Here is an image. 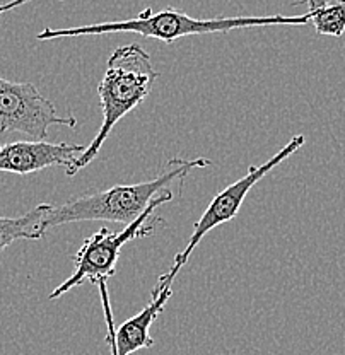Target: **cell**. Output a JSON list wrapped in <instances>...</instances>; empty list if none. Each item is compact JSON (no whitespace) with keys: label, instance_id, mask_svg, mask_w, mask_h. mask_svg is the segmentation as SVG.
Listing matches in <instances>:
<instances>
[{"label":"cell","instance_id":"cell-10","mask_svg":"<svg viewBox=\"0 0 345 355\" xmlns=\"http://www.w3.org/2000/svg\"><path fill=\"white\" fill-rule=\"evenodd\" d=\"M308 6V17L321 36L340 38L345 33V0H299L294 6Z\"/></svg>","mask_w":345,"mask_h":355},{"label":"cell","instance_id":"cell-12","mask_svg":"<svg viewBox=\"0 0 345 355\" xmlns=\"http://www.w3.org/2000/svg\"><path fill=\"white\" fill-rule=\"evenodd\" d=\"M110 350H111V355H117V354H115V347L111 345V343H110Z\"/></svg>","mask_w":345,"mask_h":355},{"label":"cell","instance_id":"cell-1","mask_svg":"<svg viewBox=\"0 0 345 355\" xmlns=\"http://www.w3.org/2000/svg\"><path fill=\"white\" fill-rule=\"evenodd\" d=\"M310 24L308 14L301 16H260V17H216V19H195L188 14L176 9H162L152 12L147 7L139 12V16L125 21L98 22L91 26H77V28H44L36 38L42 42H51L60 38H76V36H98L111 33H135L146 38L161 40L165 43H173L185 36L209 35V33H228L235 29L267 28V26H306Z\"/></svg>","mask_w":345,"mask_h":355},{"label":"cell","instance_id":"cell-6","mask_svg":"<svg viewBox=\"0 0 345 355\" xmlns=\"http://www.w3.org/2000/svg\"><path fill=\"white\" fill-rule=\"evenodd\" d=\"M53 125L76 128L77 118L58 114L57 106L35 84L0 77V133L19 132L33 140H44Z\"/></svg>","mask_w":345,"mask_h":355},{"label":"cell","instance_id":"cell-11","mask_svg":"<svg viewBox=\"0 0 345 355\" xmlns=\"http://www.w3.org/2000/svg\"><path fill=\"white\" fill-rule=\"evenodd\" d=\"M29 2H33V0H9V2H6V3H0V14L9 12V10L17 9V7L26 6V3H29Z\"/></svg>","mask_w":345,"mask_h":355},{"label":"cell","instance_id":"cell-2","mask_svg":"<svg viewBox=\"0 0 345 355\" xmlns=\"http://www.w3.org/2000/svg\"><path fill=\"white\" fill-rule=\"evenodd\" d=\"M210 164V159L205 157H196L192 161L174 157L168 162V169L152 181L117 184L105 191L83 195L60 205H50V210L42 222V232L44 234L48 229L70 222L108 220L125 225L132 224L149 209L152 200L168 190L173 181L183 180L194 169L207 168Z\"/></svg>","mask_w":345,"mask_h":355},{"label":"cell","instance_id":"cell-9","mask_svg":"<svg viewBox=\"0 0 345 355\" xmlns=\"http://www.w3.org/2000/svg\"><path fill=\"white\" fill-rule=\"evenodd\" d=\"M50 205L51 203H40L19 217H0V253L21 239L36 241L43 238L42 222Z\"/></svg>","mask_w":345,"mask_h":355},{"label":"cell","instance_id":"cell-8","mask_svg":"<svg viewBox=\"0 0 345 355\" xmlns=\"http://www.w3.org/2000/svg\"><path fill=\"white\" fill-rule=\"evenodd\" d=\"M98 291L101 295V304L103 311H105L106 318V327H108V333H106V338L108 343L115 347V354L117 355H132L142 349H151L154 345V338L151 336V327L155 320H158L159 314L165 309L166 302L169 301L173 294V288H165L159 294L152 295L151 304H147L140 313H137L135 316L128 318L125 323H121L120 327L115 328L113 321V311H111L110 297H108V288H106V282H98Z\"/></svg>","mask_w":345,"mask_h":355},{"label":"cell","instance_id":"cell-3","mask_svg":"<svg viewBox=\"0 0 345 355\" xmlns=\"http://www.w3.org/2000/svg\"><path fill=\"white\" fill-rule=\"evenodd\" d=\"M158 77L159 72L152 65L151 55L139 44H124L110 55L98 87L103 113L101 127L86 150L65 169L67 176L77 175L98 157L115 125L149 98Z\"/></svg>","mask_w":345,"mask_h":355},{"label":"cell","instance_id":"cell-4","mask_svg":"<svg viewBox=\"0 0 345 355\" xmlns=\"http://www.w3.org/2000/svg\"><path fill=\"white\" fill-rule=\"evenodd\" d=\"M174 198L173 191L165 190L159 197L152 200L149 209L142 214L135 222L125 225L124 231L111 232L108 229H99L96 234L89 236L86 241L83 243L81 250L72 257L74 260V272L65 282L50 292L48 299L62 297L72 288L83 286V284L91 282L98 286V282H108V279L115 277L117 273V261L120 258L121 248L128 241L137 238H146L152 236L158 231V222L161 224V217H155V209L165 203L171 202Z\"/></svg>","mask_w":345,"mask_h":355},{"label":"cell","instance_id":"cell-7","mask_svg":"<svg viewBox=\"0 0 345 355\" xmlns=\"http://www.w3.org/2000/svg\"><path fill=\"white\" fill-rule=\"evenodd\" d=\"M86 150L79 144H53L44 140H17L0 146V173L33 175L47 168H70L72 162Z\"/></svg>","mask_w":345,"mask_h":355},{"label":"cell","instance_id":"cell-5","mask_svg":"<svg viewBox=\"0 0 345 355\" xmlns=\"http://www.w3.org/2000/svg\"><path fill=\"white\" fill-rule=\"evenodd\" d=\"M304 142H306L304 135H294L284 147H282L279 153L272 155L269 161L263 162V164L260 166H250L246 175L239 178V180L235 181L233 184H229L228 188H224L221 193H217L216 197L212 198V202L209 203L205 212H203L202 216H200V219L196 220L194 232H192L185 250H181L180 253L174 257L173 266L169 268V272L158 279V284H155V287L152 288V295L159 294V292L165 291V288L173 287V282L174 279H176L178 272L187 265V261L190 260L192 253H194L195 248L199 246L200 241H202V239L205 238L212 229H216L219 225L226 224V222H231L235 219L237 212H239L241 205H243L244 198H246L248 193L253 190L255 184L260 183V181L269 175L270 171H274L277 166H280L285 159L298 153V150L304 146Z\"/></svg>","mask_w":345,"mask_h":355}]
</instances>
